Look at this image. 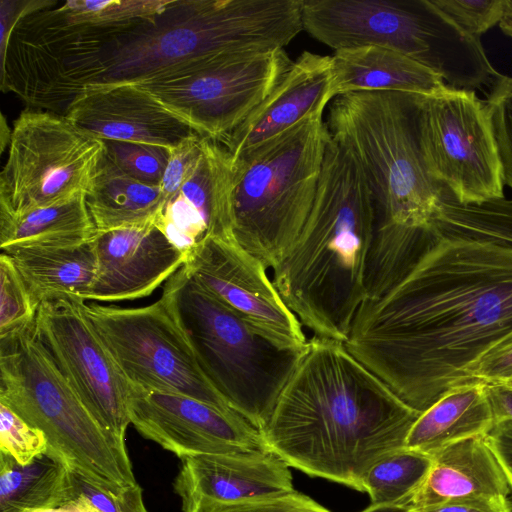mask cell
Segmentation results:
<instances>
[{
	"instance_id": "cell-1",
	"label": "cell",
	"mask_w": 512,
	"mask_h": 512,
	"mask_svg": "<svg viewBox=\"0 0 512 512\" xmlns=\"http://www.w3.org/2000/svg\"><path fill=\"white\" fill-rule=\"evenodd\" d=\"M431 225L422 255L385 294L363 301L344 342L420 414L512 344V241L474 225L452 196Z\"/></svg>"
},
{
	"instance_id": "cell-2",
	"label": "cell",
	"mask_w": 512,
	"mask_h": 512,
	"mask_svg": "<svg viewBox=\"0 0 512 512\" xmlns=\"http://www.w3.org/2000/svg\"><path fill=\"white\" fill-rule=\"evenodd\" d=\"M419 415L344 342L313 335L261 432L290 467L365 492L370 468L405 447Z\"/></svg>"
},
{
	"instance_id": "cell-3",
	"label": "cell",
	"mask_w": 512,
	"mask_h": 512,
	"mask_svg": "<svg viewBox=\"0 0 512 512\" xmlns=\"http://www.w3.org/2000/svg\"><path fill=\"white\" fill-rule=\"evenodd\" d=\"M375 204L353 155L330 137L305 225L272 281L315 336L345 342L366 298Z\"/></svg>"
},
{
	"instance_id": "cell-4",
	"label": "cell",
	"mask_w": 512,
	"mask_h": 512,
	"mask_svg": "<svg viewBox=\"0 0 512 512\" xmlns=\"http://www.w3.org/2000/svg\"><path fill=\"white\" fill-rule=\"evenodd\" d=\"M302 30V0H172L154 23L113 38L90 88L170 78L221 54L284 49Z\"/></svg>"
},
{
	"instance_id": "cell-5",
	"label": "cell",
	"mask_w": 512,
	"mask_h": 512,
	"mask_svg": "<svg viewBox=\"0 0 512 512\" xmlns=\"http://www.w3.org/2000/svg\"><path fill=\"white\" fill-rule=\"evenodd\" d=\"M424 95L353 92L335 97L331 137L360 165L375 204L373 231L430 225L445 186L429 173L421 144Z\"/></svg>"
},
{
	"instance_id": "cell-6",
	"label": "cell",
	"mask_w": 512,
	"mask_h": 512,
	"mask_svg": "<svg viewBox=\"0 0 512 512\" xmlns=\"http://www.w3.org/2000/svg\"><path fill=\"white\" fill-rule=\"evenodd\" d=\"M303 30L335 51L375 46L399 52L448 87L474 91L500 75L481 39L432 0H302Z\"/></svg>"
},
{
	"instance_id": "cell-7",
	"label": "cell",
	"mask_w": 512,
	"mask_h": 512,
	"mask_svg": "<svg viewBox=\"0 0 512 512\" xmlns=\"http://www.w3.org/2000/svg\"><path fill=\"white\" fill-rule=\"evenodd\" d=\"M0 402L48 441L67 468L115 493L138 484L125 440L107 431L83 404L33 331L0 339Z\"/></svg>"
},
{
	"instance_id": "cell-8",
	"label": "cell",
	"mask_w": 512,
	"mask_h": 512,
	"mask_svg": "<svg viewBox=\"0 0 512 512\" xmlns=\"http://www.w3.org/2000/svg\"><path fill=\"white\" fill-rule=\"evenodd\" d=\"M330 137L314 117L232 159V232L268 269L288 256L305 225Z\"/></svg>"
},
{
	"instance_id": "cell-9",
	"label": "cell",
	"mask_w": 512,
	"mask_h": 512,
	"mask_svg": "<svg viewBox=\"0 0 512 512\" xmlns=\"http://www.w3.org/2000/svg\"><path fill=\"white\" fill-rule=\"evenodd\" d=\"M162 296L210 384L262 431L302 353L281 350L256 333L183 267L166 281Z\"/></svg>"
},
{
	"instance_id": "cell-10",
	"label": "cell",
	"mask_w": 512,
	"mask_h": 512,
	"mask_svg": "<svg viewBox=\"0 0 512 512\" xmlns=\"http://www.w3.org/2000/svg\"><path fill=\"white\" fill-rule=\"evenodd\" d=\"M57 5L16 24L0 59V88L37 110L65 116L102 77L104 49L119 33L74 24Z\"/></svg>"
},
{
	"instance_id": "cell-11",
	"label": "cell",
	"mask_w": 512,
	"mask_h": 512,
	"mask_svg": "<svg viewBox=\"0 0 512 512\" xmlns=\"http://www.w3.org/2000/svg\"><path fill=\"white\" fill-rule=\"evenodd\" d=\"M11 131L0 173V212L24 214L86 194L103 140L64 115L37 109L22 111Z\"/></svg>"
},
{
	"instance_id": "cell-12",
	"label": "cell",
	"mask_w": 512,
	"mask_h": 512,
	"mask_svg": "<svg viewBox=\"0 0 512 512\" xmlns=\"http://www.w3.org/2000/svg\"><path fill=\"white\" fill-rule=\"evenodd\" d=\"M84 309L131 386L232 410L203 374L164 296L143 307L85 303Z\"/></svg>"
},
{
	"instance_id": "cell-13",
	"label": "cell",
	"mask_w": 512,
	"mask_h": 512,
	"mask_svg": "<svg viewBox=\"0 0 512 512\" xmlns=\"http://www.w3.org/2000/svg\"><path fill=\"white\" fill-rule=\"evenodd\" d=\"M291 64L284 49L226 53L138 85L200 136L219 142L269 96Z\"/></svg>"
},
{
	"instance_id": "cell-14",
	"label": "cell",
	"mask_w": 512,
	"mask_h": 512,
	"mask_svg": "<svg viewBox=\"0 0 512 512\" xmlns=\"http://www.w3.org/2000/svg\"><path fill=\"white\" fill-rule=\"evenodd\" d=\"M420 135L429 173L458 202L476 204L505 197L491 110L475 91L447 86L424 96Z\"/></svg>"
},
{
	"instance_id": "cell-15",
	"label": "cell",
	"mask_w": 512,
	"mask_h": 512,
	"mask_svg": "<svg viewBox=\"0 0 512 512\" xmlns=\"http://www.w3.org/2000/svg\"><path fill=\"white\" fill-rule=\"evenodd\" d=\"M84 305V300L75 298L41 303L33 331L95 419L125 440L131 424V385L87 317Z\"/></svg>"
},
{
	"instance_id": "cell-16",
	"label": "cell",
	"mask_w": 512,
	"mask_h": 512,
	"mask_svg": "<svg viewBox=\"0 0 512 512\" xmlns=\"http://www.w3.org/2000/svg\"><path fill=\"white\" fill-rule=\"evenodd\" d=\"M187 275L249 327L281 350L303 353L309 339L270 279L268 268L234 235L209 236L193 246Z\"/></svg>"
},
{
	"instance_id": "cell-17",
	"label": "cell",
	"mask_w": 512,
	"mask_h": 512,
	"mask_svg": "<svg viewBox=\"0 0 512 512\" xmlns=\"http://www.w3.org/2000/svg\"><path fill=\"white\" fill-rule=\"evenodd\" d=\"M129 417L141 436L180 459L269 450L262 432L238 413L187 396L131 386Z\"/></svg>"
},
{
	"instance_id": "cell-18",
	"label": "cell",
	"mask_w": 512,
	"mask_h": 512,
	"mask_svg": "<svg viewBox=\"0 0 512 512\" xmlns=\"http://www.w3.org/2000/svg\"><path fill=\"white\" fill-rule=\"evenodd\" d=\"M97 273L88 300L119 302L151 295L185 263L188 251L156 225L97 233Z\"/></svg>"
},
{
	"instance_id": "cell-19",
	"label": "cell",
	"mask_w": 512,
	"mask_h": 512,
	"mask_svg": "<svg viewBox=\"0 0 512 512\" xmlns=\"http://www.w3.org/2000/svg\"><path fill=\"white\" fill-rule=\"evenodd\" d=\"M174 491L183 512L209 503H229L291 494L290 466L270 450L200 454L180 459Z\"/></svg>"
},
{
	"instance_id": "cell-20",
	"label": "cell",
	"mask_w": 512,
	"mask_h": 512,
	"mask_svg": "<svg viewBox=\"0 0 512 512\" xmlns=\"http://www.w3.org/2000/svg\"><path fill=\"white\" fill-rule=\"evenodd\" d=\"M65 116L101 140L151 144L169 150L197 133L148 90L131 83L87 89Z\"/></svg>"
},
{
	"instance_id": "cell-21",
	"label": "cell",
	"mask_w": 512,
	"mask_h": 512,
	"mask_svg": "<svg viewBox=\"0 0 512 512\" xmlns=\"http://www.w3.org/2000/svg\"><path fill=\"white\" fill-rule=\"evenodd\" d=\"M332 98L331 56L304 51L269 96L219 143L237 159L310 118L322 117Z\"/></svg>"
},
{
	"instance_id": "cell-22",
	"label": "cell",
	"mask_w": 512,
	"mask_h": 512,
	"mask_svg": "<svg viewBox=\"0 0 512 512\" xmlns=\"http://www.w3.org/2000/svg\"><path fill=\"white\" fill-rule=\"evenodd\" d=\"M232 158L219 142L205 138L192 177L162 207L155 225L189 251L209 236L231 235Z\"/></svg>"
},
{
	"instance_id": "cell-23",
	"label": "cell",
	"mask_w": 512,
	"mask_h": 512,
	"mask_svg": "<svg viewBox=\"0 0 512 512\" xmlns=\"http://www.w3.org/2000/svg\"><path fill=\"white\" fill-rule=\"evenodd\" d=\"M431 457L426 478L404 507L417 511L461 498H508L511 492L486 436L452 443Z\"/></svg>"
},
{
	"instance_id": "cell-24",
	"label": "cell",
	"mask_w": 512,
	"mask_h": 512,
	"mask_svg": "<svg viewBox=\"0 0 512 512\" xmlns=\"http://www.w3.org/2000/svg\"><path fill=\"white\" fill-rule=\"evenodd\" d=\"M334 97L353 92H406L434 95L447 85L431 69L390 49L363 46L335 51Z\"/></svg>"
},
{
	"instance_id": "cell-25",
	"label": "cell",
	"mask_w": 512,
	"mask_h": 512,
	"mask_svg": "<svg viewBox=\"0 0 512 512\" xmlns=\"http://www.w3.org/2000/svg\"><path fill=\"white\" fill-rule=\"evenodd\" d=\"M93 240L76 246L20 247L3 252L11 257L37 307L60 298L85 301L97 273Z\"/></svg>"
},
{
	"instance_id": "cell-26",
	"label": "cell",
	"mask_w": 512,
	"mask_h": 512,
	"mask_svg": "<svg viewBox=\"0 0 512 512\" xmlns=\"http://www.w3.org/2000/svg\"><path fill=\"white\" fill-rule=\"evenodd\" d=\"M494 418L484 382L472 381L446 392L412 425L405 447L427 455L472 437L487 436Z\"/></svg>"
},
{
	"instance_id": "cell-27",
	"label": "cell",
	"mask_w": 512,
	"mask_h": 512,
	"mask_svg": "<svg viewBox=\"0 0 512 512\" xmlns=\"http://www.w3.org/2000/svg\"><path fill=\"white\" fill-rule=\"evenodd\" d=\"M85 199L97 233L155 222L162 209L160 188L125 174L105 150Z\"/></svg>"
},
{
	"instance_id": "cell-28",
	"label": "cell",
	"mask_w": 512,
	"mask_h": 512,
	"mask_svg": "<svg viewBox=\"0 0 512 512\" xmlns=\"http://www.w3.org/2000/svg\"><path fill=\"white\" fill-rule=\"evenodd\" d=\"M97 235L85 195L66 203L10 215L0 212L2 251L20 247H67Z\"/></svg>"
},
{
	"instance_id": "cell-29",
	"label": "cell",
	"mask_w": 512,
	"mask_h": 512,
	"mask_svg": "<svg viewBox=\"0 0 512 512\" xmlns=\"http://www.w3.org/2000/svg\"><path fill=\"white\" fill-rule=\"evenodd\" d=\"M73 499L70 470L46 452L27 465L0 452V512H32Z\"/></svg>"
},
{
	"instance_id": "cell-30",
	"label": "cell",
	"mask_w": 512,
	"mask_h": 512,
	"mask_svg": "<svg viewBox=\"0 0 512 512\" xmlns=\"http://www.w3.org/2000/svg\"><path fill=\"white\" fill-rule=\"evenodd\" d=\"M432 457L406 447L388 454L368 471L365 493L371 505L404 506L421 486Z\"/></svg>"
},
{
	"instance_id": "cell-31",
	"label": "cell",
	"mask_w": 512,
	"mask_h": 512,
	"mask_svg": "<svg viewBox=\"0 0 512 512\" xmlns=\"http://www.w3.org/2000/svg\"><path fill=\"white\" fill-rule=\"evenodd\" d=\"M172 0H68L57 5L72 23L124 33L154 23Z\"/></svg>"
},
{
	"instance_id": "cell-32",
	"label": "cell",
	"mask_w": 512,
	"mask_h": 512,
	"mask_svg": "<svg viewBox=\"0 0 512 512\" xmlns=\"http://www.w3.org/2000/svg\"><path fill=\"white\" fill-rule=\"evenodd\" d=\"M0 281V339H4L32 325L38 307L11 257L3 251Z\"/></svg>"
},
{
	"instance_id": "cell-33",
	"label": "cell",
	"mask_w": 512,
	"mask_h": 512,
	"mask_svg": "<svg viewBox=\"0 0 512 512\" xmlns=\"http://www.w3.org/2000/svg\"><path fill=\"white\" fill-rule=\"evenodd\" d=\"M110 160L125 174L150 186L159 187L170 150L157 145L103 140Z\"/></svg>"
},
{
	"instance_id": "cell-34",
	"label": "cell",
	"mask_w": 512,
	"mask_h": 512,
	"mask_svg": "<svg viewBox=\"0 0 512 512\" xmlns=\"http://www.w3.org/2000/svg\"><path fill=\"white\" fill-rule=\"evenodd\" d=\"M47 450L45 434L0 402V452L10 455L21 465H27Z\"/></svg>"
},
{
	"instance_id": "cell-35",
	"label": "cell",
	"mask_w": 512,
	"mask_h": 512,
	"mask_svg": "<svg viewBox=\"0 0 512 512\" xmlns=\"http://www.w3.org/2000/svg\"><path fill=\"white\" fill-rule=\"evenodd\" d=\"M486 101L492 114L504 182L512 190V76L500 74L490 86Z\"/></svg>"
},
{
	"instance_id": "cell-36",
	"label": "cell",
	"mask_w": 512,
	"mask_h": 512,
	"mask_svg": "<svg viewBox=\"0 0 512 512\" xmlns=\"http://www.w3.org/2000/svg\"><path fill=\"white\" fill-rule=\"evenodd\" d=\"M468 34L481 39L499 25L505 10V0H432Z\"/></svg>"
},
{
	"instance_id": "cell-37",
	"label": "cell",
	"mask_w": 512,
	"mask_h": 512,
	"mask_svg": "<svg viewBox=\"0 0 512 512\" xmlns=\"http://www.w3.org/2000/svg\"><path fill=\"white\" fill-rule=\"evenodd\" d=\"M73 498L82 496L101 512H149L139 484L115 493L70 471Z\"/></svg>"
},
{
	"instance_id": "cell-38",
	"label": "cell",
	"mask_w": 512,
	"mask_h": 512,
	"mask_svg": "<svg viewBox=\"0 0 512 512\" xmlns=\"http://www.w3.org/2000/svg\"><path fill=\"white\" fill-rule=\"evenodd\" d=\"M204 137L193 134L170 149L169 160L159 185L162 207L196 171L203 154Z\"/></svg>"
},
{
	"instance_id": "cell-39",
	"label": "cell",
	"mask_w": 512,
	"mask_h": 512,
	"mask_svg": "<svg viewBox=\"0 0 512 512\" xmlns=\"http://www.w3.org/2000/svg\"><path fill=\"white\" fill-rule=\"evenodd\" d=\"M195 512H330L309 496L295 491L291 494L249 499L229 503H209Z\"/></svg>"
},
{
	"instance_id": "cell-40",
	"label": "cell",
	"mask_w": 512,
	"mask_h": 512,
	"mask_svg": "<svg viewBox=\"0 0 512 512\" xmlns=\"http://www.w3.org/2000/svg\"><path fill=\"white\" fill-rule=\"evenodd\" d=\"M57 0H1L0 1V59L3 58L11 33L26 15L51 8Z\"/></svg>"
},
{
	"instance_id": "cell-41",
	"label": "cell",
	"mask_w": 512,
	"mask_h": 512,
	"mask_svg": "<svg viewBox=\"0 0 512 512\" xmlns=\"http://www.w3.org/2000/svg\"><path fill=\"white\" fill-rule=\"evenodd\" d=\"M417 512H512V504L508 498L469 497L447 501Z\"/></svg>"
},
{
	"instance_id": "cell-42",
	"label": "cell",
	"mask_w": 512,
	"mask_h": 512,
	"mask_svg": "<svg viewBox=\"0 0 512 512\" xmlns=\"http://www.w3.org/2000/svg\"><path fill=\"white\" fill-rule=\"evenodd\" d=\"M473 379L486 384L512 382V344L486 357L477 366Z\"/></svg>"
},
{
	"instance_id": "cell-43",
	"label": "cell",
	"mask_w": 512,
	"mask_h": 512,
	"mask_svg": "<svg viewBox=\"0 0 512 512\" xmlns=\"http://www.w3.org/2000/svg\"><path fill=\"white\" fill-rule=\"evenodd\" d=\"M486 439L503 470L510 491H512V427L495 426Z\"/></svg>"
},
{
	"instance_id": "cell-44",
	"label": "cell",
	"mask_w": 512,
	"mask_h": 512,
	"mask_svg": "<svg viewBox=\"0 0 512 512\" xmlns=\"http://www.w3.org/2000/svg\"><path fill=\"white\" fill-rule=\"evenodd\" d=\"M486 386L494 427L499 425L512 427V387L506 384H486Z\"/></svg>"
},
{
	"instance_id": "cell-45",
	"label": "cell",
	"mask_w": 512,
	"mask_h": 512,
	"mask_svg": "<svg viewBox=\"0 0 512 512\" xmlns=\"http://www.w3.org/2000/svg\"><path fill=\"white\" fill-rule=\"evenodd\" d=\"M32 512H101L93 504L82 496H75L67 503L50 509L36 510Z\"/></svg>"
},
{
	"instance_id": "cell-46",
	"label": "cell",
	"mask_w": 512,
	"mask_h": 512,
	"mask_svg": "<svg viewBox=\"0 0 512 512\" xmlns=\"http://www.w3.org/2000/svg\"><path fill=\"white\" fill-rule=\"evenodd\" d=\"M361 512H417L400 505H371Z\"/></svg>"
},
{
	"instance_id": "cell-47",
	"label": "cell",
	"mask_w": 512,
	"mask_h": 512,
	"mask_svg": "<svg viewBox=\"0 0 512 512\" xmlns=\"http://www.w3.org/2000/svg\"><path fill=\"white\" fill-rule=\"evenodd\" d=\"M12 131L9 130L8 125L5 120V116L1 115V125H0V146L1 153L4 152L7 144L9 145Z\"/></svg>"
},
{
	"instance_id": "cell-48",
	"label": "cell",
	"mask_w": 512,
	"mask_h": 512,
	"mask_svg": "<svg viewBox=\"0 0 512 512\" xmlns=\"http://www.w3.org/2000/svg\"><path fill=\"white\" fill-rule=\"evenodd\" d=\"M506 385H509V386H511V387H512V382H509V383H507Z\"/></svg>"
}]
</instances>
